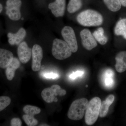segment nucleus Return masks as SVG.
I'll use <instances>...</instances> for the list:
<instances>
[{
	"instance_id": "20",
	"label": "nucleus",
	"mask_w": 126,
	"mask_h": 126,
	"mask_svg": "<svg viewBox=\"0 0 126 126\" xmlns=\"http://www.w3.org/2000/svg\"><path fill=\"white\" fill-rule=\"evenodd\" d=\"M82 0H70L67 6L69 13L73 14L79 10L82 6Z\"/></svg>"
},
{
	"instance_id": "7",
	"label": "nucleus",
	"mask_w": 126,
	"mask_h": 126,
	"mask_svg": "<svg viewBox=\"0 0 126 126\" xmlns=\"http://www.w3.org/2000/svg\"><path fill=\"white\" fill-rule=\"evenodd\" d=\"M6 14L13 20H18L21 18V0H7L6 2Z\"/></svg>"
},
{
	"instance_id": "30",
	"label": "nucleus",
	"mask_w": 126,
	"mask_h": 126,
	"mask_svg": "<svg viewBox=\"0 0 126 126\" xmlns=\"http://www.w3.org/2000/svg\"><path fill=\"white\" fill-rule=\"evenodd\" d=\"M58 101V98L56 97H55V98L54 102H57Z\"/></svg>"
},
{
	"instance_id": "10",
	"label": "nucleus",
	"mask_w": 126,
	"mask_h": 126,
	"mask_svg": "<svg viewBox=\"0 0 126 126\" xmlns=\"http://www.w3.org/2000/svg\"><path fill=\"white\" fill-rule=\"evenodd\" d=\"M17 53L21 62L25 64L29 61L31 58L32 50L28 47L26 42L24 41L18 46Z\"/></svg>"
},
{
	"instance_id": "27",
	"label": "nucleus",
	"mask_w": 126,
	"mask_h": 126,
	"mask_svg": "<svg viewBox=\"0 0 126 126\" xmlns=\"http://www.w3.org/2000/svg\"><path fill=\"white\" fill-rule=\"evenodd\" d=\"M44 77L47 79H56L58 78L59 75L53 73H47L44 74Z\"/></svg>"
},
{
	"instance_id": "25",
	"label": "nucleus",
	"mask_w": 126,
	"mask_h": 126,
	"mask_svg": "<svg viewBox=\"0 0 126 126\" xmlns=\"http://www.w3.org/2000/svg\"><path fill=\"white\" fill-rule=\"evenodd\" d=\"M11 125L12 126H22V122L19 118H14L11 119Z\"/></svg>"
},
{
	"instance_id": "24",
	"label": "nucleus",
	"mask_w": 126,
	"mask_h": 126,
	"mask_svg": "<svg viewBox=\"0 0 126 126\" xmlns=\"http://www.w3.org/2000/svg\"><path fill=\"white\" fill-rule=\"evenodd\" d=\"M11 99L6 96H0V111L4 110L10 104Z\"/></svg>"
},
{
	"instance_id": "5",
	"label": "nucleus",
	"mask_w": 126,
	"mask_h": 126,
	"mask_svg": "<svg viewBox=\"0 0 126 126\" xmlns=\"http://www.w3.org/2000/svg\"><path fill=\"white\" fill-rule=\"evenodd\" d=\"M66 94V90L62 89L59 85L55 84L51 87L44 89L41 92V96L45 101L50 103L54 102L56 96H64Z\"/></svg>"
},
{
	"instance_id": "28",
	"label": "nucleus",
	"mask_w": 126,
	"mask_h": 126,
	"mask_svg": "<svg viewBox=\"0 0 126 126\" xmlns=\"http://www.w3.org/2000/svg\"><path fill=\"white\" fill-rule=\"evenodd\" d=\"M123 6L126 7V0H119Z\"/></svg>"
},
{
	"instance_id": "22",
	"label": "nucleus",
	"mask_w": 126,
	"mask_h": 126,
	"mask_svg": "<svg viewBox=\"0 0 126 126\" xmlns=\"http://www.w3.org/2000/svg\"><path fill=\"white\" fill-rule=\"evenodd\" d=\"M23 111L26 114L34 116L35 115L39 114L41 110L40 108L36 106L26 105L24 107Z\"/></svg>"
},
{
	"instance_id": "4",
	"label": "nucleus",
	"mask_w": 126,
	"mask_h": 126,
	"mask_svg": "<svg viewBox=\"0 0 126 126\" xmlns=\"http://www.w3.org/2000/svg\"><path fill=\"white\" fill-rule=\"evenodd\" d=\"M52 54L55 59L63 60L70 57L72 51L67 43L61 40L55 39L53 41Z\"/></svg>"
},
{
	"instance_id": "31",
	"label": "nucleus",
	"mask_w": 126,
	"mask_h": 126,
	"mask_svg": "<svg viewBox=\"0 0 126 126\" xmlns=\"http://www.w3.org/2000/svg\"><path fill=\"white\" fill-rule=\"evenodd\" d=\"M40 126H49L48 125H47V124H41V125H40Z\"/></svg>"
},
{
	"instance_id": "32",
	"label": "nucleus",
	"mask_w": 126,
	"mask_h": 126,
	"mask_svg": "<svg viewBox=\"0 0 126 126\" xmlns=\"http://www.w3.org/2000/svg\"><path fill=\"white\" fill-rule=\"evenodd\" d=\"M88 87V85H86V87Z\"/></svg>"
},
{
	"instance_id": "14",
	"label": "nucleus",
	"mask_w": 126,
	"mask_h": 126,
	"mask_svg": "<svg viewBox=\"0 0 126 126\" xmlns=\"http://www.w3.org/2000/svg\"><path fill=\"white\" fill-rule=\"evenodd\" d=\"M116 63L115 67L116 70L119 73L126 70V51H121L118 53L116 57Z\"/></svg>"
},
{
	"instance_id": "17",
	"label": "nucleus",
	"mask_w": 126,
	"mask_h": 126,
	"mask_svg": "<svg viewBox=\"0 0 126 126\" xmlns=\"http://www.w3.org/2000/svg\"><path fill=\"white\" fill-rule=\"evenodd\" d=\"M114 32L116 35H122L126 40V18L121 19L117 22Z\"/></svg>"
},
{
	"instance_id": "26",
	"label": "nucleus",
	"mask_w": 126,
	"mask_h": 126,
	"mask_svg": "<svg viewBox=\"0 0 126 126\" xmlns=\"http://www.w3.org/2000/svg\"><path fill=\"white\" fill-rule=\"evenodd\" d=\"M84 72L82 71H77V72H74L70 76V78L72 79H75L78 77H81L83 74Z\"/></svg>"
},
{
	"instance_id": "21",
	"label": "nucleus",
	"mask_w": 126,
	"mask_h": 126,
	"mask_svg": "<svg viewBox=\"0 0 126 126\" xmlns=\"http://www.w3.org/2000/svg\"><path fill=\"white\" fill-rule=\"evenodd\" d=\"M114 74L112 70L108 69L105 72L104 76V85L108 88H111L114 84L113 77Z\"/></svg>"
},
{
	"instance_id": "9",
	"label": "nucleus",
	"mask_w": 126,
	"mask_h": 126,
	"mask_svg": "<svg viewBox=\"0 0 126 126\" xmlns=\"http://www.w3.org/2000/svg\"><path fill=\"white\" fill-rule=\"evenodd\" d=\"M32 68L34 72L39 71L41 67L43 58V51L40 46L35 45L32 49Z\"/></svg>"
},
{
	"instance_id": "29",
	"label": "nucleus",
	"mask_w": 126,
	"mask_h": 126,
	"mask_svg": "<svg viewBox=\"0 0 126 126\" xmlns=\"http://www.w3.org/2000/svg\"><path fill=\"white\" fill-rule=\"evenodd\" d=\"M2 10V5L0 3V13L1 12Z\"/></svg>"
},
{
	"instance_id": "8",
	"label": "nucleus",
	"mask_w": 126,
	"mask_h": 126,
	"mask_svg": "<svg viewBox=\"0 0 126 126\" xmlns=\"http://www.w3.org/2000/svg\"><path fill=\"white\" fill-rule=\"evenodd\" d=\"M80 35L82 45L86 49L91 50L97 45L96 41L89 30H83L80 32Z\"/></svg>"
},
{
	"instance_id": "23",
	"label": "nucleus",
	"mask_w": 126,
	"mask_h": 126,
	"mask_svg": "<svg viewBox=\"0 0 126 126\" xmlns=\"http://www.w3.org/2000/svg\"><path fill=\"white\" fill-rule=\"evenodd\" d=\"M22 118L27 126H36L38 123V120L35 118L33 116H30L25 114L23 115Z\"/></svg>"
},
{
	"instance_id": "1",
	"label": "nucleus",
	"mask_w": 126,
	"mask_h": 126,
	"mask_svg": "<svg viewBox=\"0 0 126 126\" xmlns=\"http://www.w3.org/2000/svg\"><path fill=\"white\" fill-rule=\"evenodd\" d=\"M77 20L81 25L87 27L101 25L103 22V18L100 13L92 10H87L79 13Z\"/></svg>"
},
{
	"instance_id": "13",
	"label": "nucleus",
	"mask_w": 126,
	"mask_h": 126,
	"mask_svg": "<svg viewBox=\"0 0 126 126\" xmlns=\"http://www.w3.org/2000/svg\"><path fill=\"white\" fill-rule=\"evenodd\" d=\"M14 58V55L11 52L0 48V68H6Z\"/></svg>"
},
{
	"instance_id": "3",
	"label": "nucleus",
	"mask_w": 126,
	"mask_h": 126,
	"mask_svg": "<svg viewBox=\"0 0 126 126\" xmlns=\"http://www.w3.org/2000/svg\"><path fill=\"white\" fill-rule=\"evenodd\" d=\"M101 103V100L98 97H94L89 102L85 115V122L88 126H92L96 122Z\"/></svg>"
},
{
	"instance_id": "2",
	"label": "nucleus",
	"mask_w": 126,
	"mask_h": 126,
	"mask_svg": "<svg viewBox=\"0 0 126 126\" xmlns=\"http://www.w3.org/2000/svg\"><path fill=\"white\" fill-rule=\"evenodd\" d=\"M88 103V99L84 98L77 99L73 102L68 111V118L73 121H79L82 119Z\"/></svg>"
},
{
	"instance_id": "15",
	"label": "nucleus",
	"mask_w": 126,
	"mask_h": 126,
	"mask_svg": "<svg viewBox=\"0 0 126 126\" xmlns=\"http://www.w3.org/2000/svg\"><path fill=\"white\" fill-rule=\"evenodd\" d=\"M20 62L18 59L14 58L11 63L6 68V75L9 81H11L14 77L16 70L19 67Z\"/></svg>"
},
{
	"instance_id": "18",
	"label": "nucleus",
	"mask_w": 126,
	"mask_h": 126,
	"mask_svg": "<svg viewBox=\"0 0 126 126\" xmlns=\"http://www.w3.org/2000/svg\"><path fill=\"white\" fill-rule=\"evenodd\" d=\"M104 30L102 27L98 28L93 33V35L96 41L102 45H104L107 43L108 39L104 35Z\"/></svg>"
},
{
	"instance_id": "16",
	"label": "nucleus",
	"mask_w": 126,
	"mask_h": 126,
	"mask_svg": "<svg viewBox=\"0 0 126 126\" xmlns=\"http://www.w3.org/2000/svg\"><path fill=\"white\" fill-rule=\"evenodd\" d=\"M114 100V95L111 94L108 95L106 100L101 103L99 114L100 117L103 118L107 116L109 111V107L112 104Z\"/></svg>"
},
{
	"instance_id": "6",
	"label": "nucleus",
	"mask_w": 126,
	"mask_h": 126,
	"mask_svg": "<svg viewBox=\"0 0 126 126\" xmlns=\"http://www.w3.org/2000/svg\"><path fill=\"white\" fill-rule=\"evenodd\" d=\"M61 34L73 53H75L78 49V42L74 30L70 26H66L61 31Z\"/></svg>"
},
{
	"instance_id": "12",
	"label": "nucleus",
	"mask_w": 126,
	"mask_h": 126,
	"mask_svg": "<svg viewBox=\"0 0 126 126\" xmlns=\"http://www.w3.org/2000/svg\"><path fill=\"white\" fill-rule=\"evenodd\" d=\"M26 35V32L23 28H20L15 34L9 33L7 34V37L9 44L11 45L19 44L24 39Z\"/></svg>"
},
{
	"instance_id": "19",
	"label": "nucleus",
	"mask_w": 126,
	"mask_h": 126,
	"mask_svg": "<svg viewBox=\"0 0 126 126\" xmlns=\"http://www.w3.org/2000/svg\"><path fill=\"white\" fill-rule=\"evenodd\" d=\"M104 4L111 11H118L121 7V4L119 0H103Z\"/></svg>"
},
{
	"instance_id": "11",
	"label": "nucleus",
	"mask_w": 126,
	"mask_h": 126,
	"mask_svg": "<svg viewBox=\"0 0 126 126\" xmlns=\"http://www.w3.org/2000/svg\"><path fill=\"white\" fill-rule=\"evenodd\" d=\"M48 8L55 17L63 16L65 12V0H55L54 2L50 3Z\"/></svg>"
}]
</instances>
